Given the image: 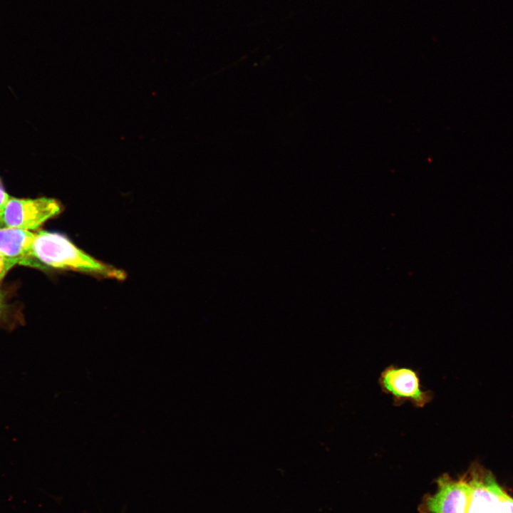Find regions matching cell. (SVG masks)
Listing matches in <instances>:
<instances>
[{
  "label": "cell",
  "mask_w": 513,
  "mask_h": 513,
  "mask_svg": "<svg viewBox=\"0 0 513 513\" xmlns=\"http://www.w3.org/2000/svg\"><path fill=\"white\" fill-rule=\"evenodd\" d=\"M34 266L73 271L116 280L125 273L78 248L66 236L48 231L35 233L31 252Z\"/></svg>",
  "instance_id": "6da1fadb"
},
{
  "label": "cell",
  "mask_w": 513,
  "mask_h": 513,
  "mask_svg": "<svg viewBox=\"0 0 513 513\" xmlns=\"http://www.w3.org/2000/svg\"><path fill=\"white\" fill-rule=\"evenodd\" d=\"M465 475L472 488L467 513H513V498L490 471L474 464Z\"/></svg>",
  "instance_id": "7a4b0ae2"
},
{
  "label": "cell",
  "mask_w": 513,
  "mask_h": 513,
  "mask_svg": "<svg viewBox=\"0 0 513 513\" xmlns=\"http://www.w3.org/2000/svg\"><path fill=\"white\" fill-rule=\"evenodd\" d=\"M378 383L382 392L392 397L394 406L410 402L423 408L434 398L432 391L423 389L419 373L411 368L387 366L380 373Z\"/></svg>",
  "instance_id": "3957f363"
},
{
  "label": "cell",
  "mask_w": 513,
  "mask_h": 513,
  "mask_svg": "<svg viewBox=\"0 0 513 513\" xmlns=\"http://www.w3.org/2000/svg\"><path fill=\"white\" fill-rule=\"evenodd\" d=\"M61 209V203L56 199L10 197L3 210L2 224L7 227L36 229L48 219L58 215Z\"/></svg>",
  "instance_id": "277c9868"
},
{
  "label": "cell",
  "mask_w": 513,
  "mask_h": 513,
  "mask_svg": "<svg viewBox=\"0 0 513 513\" xmlns=\"http://www.w3.org/2000/svg\"><path fill=\"white\" fill-rule=\"evenodd\" d=\"M437 489L423 497L420 513H467L472 488L465 475L454 479L443 474L436 480Z\"/></svg>",
  "instance_id": "5b68a950"
},
{
  "label": "cell",
  "mask_w": 513,
  "mask_h": 513,
  "mask_svg": "<svg viewBox=\"0 0 513 513\" xmlns=\"http://www.w3.org/2000/svg\"><path fill=\"white\" fill-rule=\"evenodd\" d=\"M35 233L14 227H0V252L14 266H34L31 252Z\"/></svg>",
  "instance_id": "8992f818"
},
{
  "label": "cell",
  "mask_w": 513,
  "mask_h": 513,
  "mask_svg": "<svg viewBox=\"0 0 513 513\" xmlns=\"http://www.w3.org/2000/svg\"><path fill=\"white\" fill-rule=\"evenodd\" d=\"M14 265L7 261L0 252V281Z\"/></svg>",
  "instance_id": "52a82bcc"
},
{
  "label": "cell",
  "mask_w": 513,
  "mask_h": 513,
  "mask_svg": "<svg viewBox=\"0 0 513 513\" xmlns=\"http://www.w3.org/2000/svg\"><path fill=\"white\" fill-rule=\"evenodd\" d=\"M9 197L10 196L4 191L1 184H0V227H4L1 221L2 213Z\"/></svg>",
  "instance_id": "ba28073f"
},
{
  "label": "cell",
  "mask_w": 513,
  "mask_h": 513,
  "mask_svg": "<svg viewBox=\"0 0 513 513\" xmlns=\"http://www.w3.org/2000/svg\"><path fill=\"white\" fill-rule=\"evenodd\" d=\"M1 304H2V301H1V296H0V309H1Z\"/></svg>",
  "instance_id": "9c48e42d"
},
{
  "label": "cell",
  "mask_w": 513,
  "mask_h": 513,
  "mask_svg": "<svg viewBox=\"0 0 513 513\" xmlns=\"http://www.w3.org/2000/svg\"><path fill=\"white\" fill-rule=\"evenodd\" d=\"M0 184H1V182H0Z\"/></svg>",
  "instance_id": "30bf717a"
}]
</instances>
